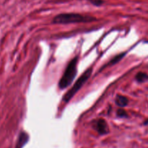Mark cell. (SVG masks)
<instances>
[{
    "label": "cell",
    "mask_w": 148,
    "mask_h": 148,
    "mask_svg": "<svg viewBox=\"0 0 148 148\" xmlns=\"http://www.w3.org/2000/svg\"><path fill=\"white\" fill-rule=\"evenodd\" d=\"M96 20L92 16L83 15L79 13H61L55 16L53 19V23L56 24H70V23H89Z\"/></svg>",
    "instance_id": "6da1fadb"
},
{
    "label": "cell",
    "mask_w": 148,
    "mask_h": 148,
    "mask_svg": "<svg viewBox=\"0 0 148 148\" xmlns=\"http://www.w3.org/2000/svg\"><path fill=\"white\" fill-rule=\"evenodd\" d=\"M77 62L78 57H76L69 62L66 67L63 75L61 78L59 83V86L61 89H64L69 86L75 79L77 73Z\"/></svg>",
    "instance_id": "7a4b0ae2"
},
{
    "label": "cell",
    "mask_w": 148,
    "mask_h": 148,
    "mask_svg": "<svg viewBox=\"0 0 148 148\" xmlns=\"http://www.w3.org/2000/svg\"><path fill=\"white\" fill-rule=\"evenodd\" d=\"M92 68H89L88 70L85 71L82 74L80 77L78 78L76 81V82L74 84V85L72 86V88L64 94L63 98V101L64 102L67 103L70 101L72 99V97L75 95V94L77 93V91L80 89L82 87V86L85 84L87 81L88 80V78L91 76V74L92 73Z\"/></svg>",
    "instance_id": "3957f363"
},
{
    "label": "cell",
    "mask_w": 148,
    "mask_h": 148,
    "mask_svg": "<svg viewBox=\"0 0 148 148\" xmlns=\"http://www.w3.org/2000/svg\"><path fill=\"white\" fill-rule=\"evenodd\" d=\"M92 126L99 134L104 135L108 133V126L104 119H98L93 122Z\"/></svg>",
    "instance_id": "277c9868"
},
{
    "label": "cell",
    "mask_w": 148,
    "mask_h": 148,
    "mask_svg": "<svg viewBox=\"0 0 148 148\" xmlns=\"http://www.w3.org/2000/svg\"><path fill=\"white\" fill-rule=\"evenodd\" d=\"M29 140V136L27 133L23 131L20 132V135L17 139V143H16L15 148H23L25 145L27 144Z\"/></svg>",
    "instance_id": "5b68a950"
},
{
    "label": "cell",
    "mask_w": 148,
    "mask_h": 148,
    "mask_svg": "<svg viewBox=\"0 0 148 148\" xmlns=\"http://www.w3.org/2000/svg\"><path fill=\"white\" fill-rule=\"evenodd\" d=\"M115 102L119 107H124L128 104L129 103V99L127 97L123 95H117L116 97Z\"/></svg>",
    "instance_id": "8992f818"
},
{
    "label": "cell",
    "mask_w": 148,
    "mask_h": 148,
    "mask_svg": "<svg viewBox=\"0 0 148 148\" xmlns=\"http://www.w3.org/2000/svg\"><path fill=\"white\" fill-rule=\"evenodd\" d=\"M135 80L138 83H145L148 81V74L145 72H139L135 75Z\"/></svg>",
    "instance_id": "52a82bcc"
},
{
    "label": "cell",
    "mask_w": 148,
    "mask_h": 148,
    "mask_svg": "<svg viewBox=\"0 0 148 148\" xmlns=\"http://www.w3.org/2000/svg\"><path fill=\"white\" fill-rule=\"evenodd\" d=\"M125 55H126V52H124V53H121L120 55H118L117 56L114 57L113 58L111 61H110L109 63H108V65H114V64L117 63L119 61H120L123 57H124V56Z\"/></svg>",
    "instance_id": "ba28073f"
},
{
    "label": "cell",
    "mask_w": 148,
    "mask_h": 148,
    "mask_svg": "<svg viewBox=\"0 0 148 148\" xmlns=\"http://www.w3.org/2000/svg\"><path fill=\"white\" fill-rule=\"evenodd\" d=\"M116 115L118 117L120 118H127L128 117V114L126 112L125 110L124 109H119L116 112Z\"/></svg>",
    "instance_id": "9c48e42d"
},
{
    "label": "cell",
    "mask_w": 148,
    "mask_h": 148,
    "mask_svg": "<svg viewBox=\"0 0 148 148\" xmlns=\"http://www.w3.org/2000/svg\"><path fill=\"white\" fill-rule=\"evenodd\" d=\"M88 1L95 7H101L104 3L103 0H88Z\"/></svg>",
    "instance_id": "30bf717a"
},
{
    "label": "cell",
    "mask_w": 148,
    "mask_h": 148,
    "mask_svg": "<svg viewBox=\"0 0 148 148\" xmlns=\"http://www.w3.org/2000/svg\"><path fill=\"white\" fill-rule=\"evenodd\" d=\"M143 124H144L145 126H148V118L147 119V120H145L144 123H143Z\"/></svg>",
    "instance_id": "8fae6325"
}]
</instances>
